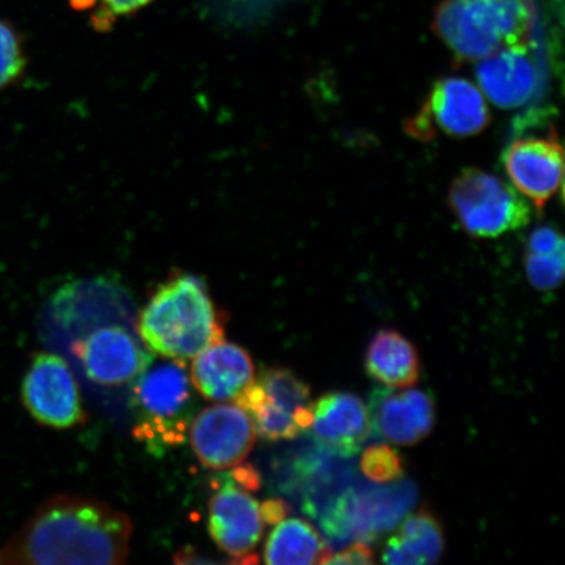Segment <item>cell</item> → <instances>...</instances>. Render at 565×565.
Masks as SVG:
<instances>
[{"label": "cell", "mask_w": 565, "mask_h": 565, "mask_svg": "<svg viewBox=\"0 0 565 565\" xmlns=\"http://www.w3.org/2000/svg\"><path fill=\"white\" fill-rule=\"evenodd\" d=\"M373 562L371 547L365 542L359 541L342 553L331 554L327 564H372Z\"/></svg>", "instance_id": "cell-26"}, {"label": "cell", "mask_w": 565, "mask_h": 565, "mask_svg": "<svg viewBox=\"0 0 565 565\" xmlns=\"http://www.w3.org/2000/svg\"><path fill=\"white\" fill-rule=\"evenodd\" d=\"M132 525L96 499L60 494L0 548V564H124Z\"/></svg>", "instance_id": "cell-1"}, {"label": "cell", "mask_w": 565, "mask_h": 565, "mask_svg": "<svg viewBox=\"0 0 565 565\" xmlns=\"http://www.w3.org/2000/svg\"><path fill=\"white\" fill-rule=\"evenodd\" d=\"M565 250L554 253H525L526 277L539 291L550 292L561 286L564 277Z\"/></svg>", "instance_id": "cell-23"}, {"label": "cell", "mask_w": 565, "mask_h": 565, "mask_svg": "<svg viewBox=\"0 0 565 565\" xmlns=\"http://www.w3.org/2000/svg\"><path fill=\"white\" fill-rule=\"evenodd\" d=\"M25 66L26 58L20 34L11 24L0 20V90L18 82Z\"/></svg>", "instance_id": "cell-21"}, {"label": "cell", "mask_w": 565, "mask_h": 565, "mask_svg": "<svg viewBox=\"0 0 565 565\" xmlns=\"http://www.w3.org/2000/svg\"><path fill=\"white\" fill-rule=\"evenodd\" d=\"M154 362L132 381L134 435L148 450L160 455L186 440L195 414V397L186 362L168 359Z\"/></svg>", "instance_id": "cell-4"}, {"label": "cell", "mask_w": 565, "mask_h": 565, "mask_svg": "<svg viewBox=\"0 0 565 565\" xmlns=\"http://www.w3.org/2000/svg\"><path fill=\"white\" fill-rule=\"evenodd\" d=\"M331 548L321 534L301 519L282 520L265 546V562L274 565L327 564Z\"/></svg>", "instance_id": "cell-20"}, {"label": "cell", "mask_w": 565, "mask_h": 565, "mask_svg": "<svg viewBox=\"0 0 565 565\" xmlns=\"http://www.w3.org/2000/svg\"><path fill=\"white\" fill-rule=\"evenodd\" d=\"M372 429L398 445H414L433 433L436 406L433 395L420 388L392 392L377 388L371 397Z\"/></svg>", "instance_id": "cell-14"}, {"label": "cell", "mask_w": 565, "mask_h": 565, "mask_svg": "<svg viewBox=\"0 0 565 565\" xmlns=\"http://www.w3.org/2000/svg\"><path fill=\"white\" fill-rule=\"evenodd\" d=\"M151 2L152 0H71L74 9L90 11L95 26L102 30L116 19L130 15Z\"/></svg>", "instance_id": "cell-24"}, {"label": "cell", "mask_w": 565, "mask_h": 565, "mask_svg": "<svg viewBox=\"0 0 565 565\" xmlns=\"http://www.w3.org/2000/svg\"><path fill=\"white\" fill-rule=\"evenodd\" d=\"M445 548L444 530L434 513L422 510L408 515L398 535L388 540L383 553L386 564H433L440 559Z\"/></svg>", "instance_id": "cell-19"}, {"label": "cell", "mask_w": 565, "mask_h": 565, "mask_svg": "<svg viewBox=\"0 0 565 565\" xmlns=\"http://www.w3.org/2000/svg\"><path fill=\"white\" fill-rule=\"evenodd\" d=\"M232 469L230 477L233 479V482L243 487L244 490L253 492L260 489L263 480H260L259 472L250 463L242 462Z\"/></svg>", "instance_id": "cell-27"}, {"label": "cell", "mask_w": 565, "mask_h": 565, "mask_svg": "<svg viewBox=\"0 0 565 565\" xmlns=\"http://www.w3.org/2000/svg\"><path fill=\"white\" fill-rule=\"evenodd\" d=\"M490 122L483 92L465 77L444 76L430 87L406 130L409 137L424 141L439 136L463 139L479 136Z\"/></svg>", "instance_id": "cell-8"}, {"label": "cell", "mask_w": 565, "mask_h": 565, "mask_svg": "<svg viewBox=\"0 0 565 565\" xmlns=\"http://www.w3.org/2000/svg\"><path fill=\"white\" fill-rule=\"evenodd\" d=\"M503 164L512 185L532 201L539 212L562 190L564 153L554 129L546 137L512 140L505 148Z\"/></svg>", "instance_id": "cell-12"}, {"label": "cell", "mask_w": 565, "mask_h": 565, "mask_svg": "<svg viewBox=\"0 0 565 565\" xmlns=\"http://www.w3.org/2000/svg\"><path fill=\"white\" fill-rule=\"evenodd\" d=\"M256 436L249 414L236 404H218L202 409L189 428L195 456L212 470H227L244 462Z\"/></svg>", "instance_id": "cell-10"}, {"label": "cell", "mask_w": 565, "mask_h": 565, "mask_svg": "<svg viewBox=\"0 0 565 565\" xmlns=\"http://www.w3.org/2000/svg\"><path fill=\"white\" fill-rule=\"evenodd\" d=\"M416 500L418 490L407 480H395L388 486L355 487L322 513L321 526L337 543L376 541L404 520Z\"/></svg>", "instance_id": "cell-6"}, {"label": "cell", "mask_w": 565, "mask_h": 565, "mask_svg": "<svg viewBox=\"0 0 565 565\" xmlns=\"http://www.w3.org/2000/svg\"><path fill=\"white\" fill-rule=\"evenodd\" d=\"M73 352L92 383L106 387L132 383L152 360L131 331L117 323L77 339Z\"/></svg>", "instance_id": "cell-11"}, {"label": "cell", "mask_w": 565, "mask_h": 565, "mask_svg": "<svg viewBox=\"0 0 565 565\" xmlns=\"http://www.w3.org/2000/svg\"><path fill=\"white\" fill-rule=\"evenodd\" d=\"M317 441L342 457H352L372 435L370 408L358 395L331 392L313 404L310 426Z\"/></svg>", "instance_id": "cell-16"}, {"label": "cell", "mask_w": 565, "mask_h": 565, "mask_svg": "<svg viewBox=\"0 0 565 565\" xmlns=\"http://www.w3.org/2000/svg\"><path fill=\"white\" fill-rule=\"evenodd\" d=\"M365 370L370 377L387 387L413 386L420 376L418 350L398 331L380 330L366 350Z\"/></svg>", "instance_id": "cell-18"}, {"label": "cell", "mask_w": 565, "mask_h": 565, "mask_svg": "<svg viewBox=\"0 0 565 565\" xmlns=\"http://www.w3.org/2000/svg\"><path fill=\"white\" fill-rule=\"evenodd\" d=\"M21 398L44 426L65 429L86 420L74 373L56 353H35L21 385Z\"/></svg>", "instance_id": "cell-9"}, {"label": "cell", "mask_w": 565, "mask_h": 565, "mask_svg": "<svg viewBox=\"0 0 565 565\" xmlns=\"http://www.w3.org/2000/svg\"><path fill=\"white\" fill-rule=\"evenodd\" d=\"M291 508L281 499H268L259 505L260 518L265 524L277 525L285 520Z\"/></svg>", "instance_id": "cell-28"}, {"label": "cell", "mask_w": 565, "mask_h": 565, "mask_svg": "<svg viewBox=\"0 0 565 565\" xmlns=\"http://www.w3.org/2000/svg\"><path fill=\"white\" fill-rule=\"evenodd\" d=\"M138 333L148 350L181 362L224 341L206 282L188 273H174L161 282L141 310Z\"/></svg>", "instance_id": "cell-2"}, {"label": "cell", "mask_w": 565, "mask_h": 565, "mask_svg": "<svg viewBox=\"0 0 565 565\" xmlns=\"http://www.w3.org/2000/svg\"><path fill=\"white\" fill-rule=\"evenodd\" d=\"M448 204L466 233L494 238L524 228L530 207L500 177L478 168L463 169L450 183Z\"/></svg>", "instance_id": "cell-5"}, {"label": "cell", "mask_w": 565, "mask_h": 565, "mask_svg": "<svg viewBox=\"0 0 565 565\" xmlns=\"http://www.w3.org/2000/svg\"><path fill=\"white\" fill-rule=\"evenodd\" d=\"M477 79L480 90L498 108L518 109L534 97L540 71L525 42L501 49L480 61Z\"/></svg>", "instance_id": "cell-15"}, {"label": "cell", "mask_w": 565, "mask_h": 565, "mask_svg": "<svg viewBox=\"0 0 565 565\" xmlns=\"http://www.w3.org/2000/svg\"><path fill=\"white\" fill-rule=\"evenodd\" d=\"M223 6L231 7L233 11L252 10V7L264 2V0H222Z\"/></svg>", "instance_id": "cell-29"}, {"label": "cell", "mask_w": 565, "mask_h": 565, "mask_svg": "<svg viewBox=\"0 0 565 565\" xmlns=\"http://www.w3.org/2000/svg\"><path fill=\"white\" fill-rule=\"evenodd\" d=\"M360 469L372 482L393 483L404 476V461L397 450L376 444L364 450Z\"/></svg>", "instance_id": "cell-22"}, {"label": "cell", "mask_w": 565, "mask_h": 565, "mask_svg": "<svg viewBox=\"0 0 565 565\" xmlns=\"http://www.w3.org/2000/svg\"><path fill=\"white\" fill-rule=\"evenodd\" d=\"M254 379L249 353L225 341L210 345L193 358L190 380L203 398L214 402L235 401Z\"/></svg>", "instance_id": "cell-17"}, {"label": "cell", "mask_w": 565, "mask_h": 565, "mask_svg": "<svg viewBox=\"0 0 565 565\" xmlns=\"http://www.w3.org/2000/svg\"><path fill=\"white\" fill-rule=\"evenodd\" d=\"M562 250H565L562 233L551 225H542L530 233L526 252L554 253Z\"/></svg>", "instance_id": "cell-25"}, {"label": "cell", "mask_w": 565, "mask_h": 565, "mask_svg": "<svg viewBox=\"0 0 565 565\" xmlns=\"http://www.w3.org/2000/svg\"><path fill=\"white\" fill-rule=\"evenodd\" d=\"M235 404L249 414L256 433L268 441L294 440L312 426L310 388L286 369L260 371Z\"/></svg>", "instance_id": "cell-7"}, {"label": "cell", "mask_w": 565, "mask_h": 565, "mask_svg": "<svg viewBox=\"0 0 565 565\" xmlns=\"http://www.w3.org/2000/svg\"><path fill=\"white\" fill-rule=\"evenodd\" d=\"M533 21L527 0H443L433 30L459 61L477 62L525 44Z\"/></svg>", "instance_id": "cell-3"}, {"label": "cell", "mask_w": 565, "mask_h": 565, "mask_svg": "<svg viewBox=\"0 0 565 565\" xmlns=\"http://www.w3.org/2000/svg\"><path fill=\"white\" fill-rule=\"evenodd\" d=\"M264 526L258 501L230 476L223 479L209 504V530L216 545L237 564L258 563L253 551Z\"/></svg>", "instance_id": "cell-13"}]
</instances>
